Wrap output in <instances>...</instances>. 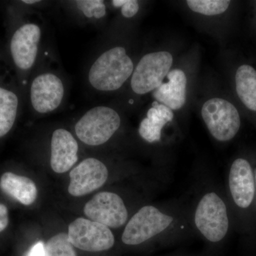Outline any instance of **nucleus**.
Wrapping results in <instances>:
<instances>
[{
	"label": "nucleus",
	"mask_w": 256,
	"mask_h": 256,
	"mask_svg": "<svg viewBox=\"0 0 256 256\" xmlns=\"http://www.w3.org/2000/svg\"><path fill=\"white\" fill-rule=\"evenodd\" d=\"M172 64V55L170 52H152L143 56L130 78L132 92L142 96L156 90L164 82Z\"/></svg>",
	"instance_id": "7"
},
{
	"label": "nucleus",
	"mask_w": 256,
	"mask_h": 256,
	"mask_svg": "<svg viewBox=\"0 0 256 256\" xmlns=\"http://www.w3.org/2000/svg\"><path fill=\"white\" fill-rule=\"evenodd\" d=\"M134 62L127 50L116 46L96 54L87 69L86 82L94 92L109 94L118 90L132 77Z\"/></svg>",
	"instance_id": "2"
},
{
	"label": "nucleus",
	"mask_w": 256,
	"mask_h": 256,
	"mask_svg": "<svg viewBox=\"0 0 256 256\" xmlns=\"http://www.w3.org/2000/svg\"><path fill=\"white\" fill-rule=\"evenodd\" d=\"M202 117L216 140L227 142L238 134L242 126L238 109L230 101L213 98L202 106Z\"/></svg>",
	"instance_id": "6"
},
{
	"label": "nucleus",
	"mask_w": 256,
	"mask_h": 256,
	"mask_svg": "<svg viewBox=\"0 0 256 256\" xmlns=\"http://www.w3.org/2000/svg\"><path fill=\"white\" fill-rule=\"evenodd\" d=\"M255 180H256V171L255 173Z\"/></svg>",
	"instance_id": "26"
},
{
	"label": "nucleus",
	"mask_w": 256,
	"mask_h": 256,
	"mask_svg": "<svg viewBox=\"0 0 256 256\" xmlns=\"http://www.w3.org/2000/svg\"><path fill=\"white\" fill-rule=\"evenodd\" d=\"M43 30L40 23L28 22L14 32L10 42V52L16 67L30 72L40 57Z\"/></svg>",
	"instance_id": "8"
},
{
	"label": "nucleus",
	"mask_w": 256,
	"mask_h": 256,
	"mask_svg": "<svg viewBox=\"0 0 256 256\" xmlns=\"http://www.w3.org/2000/svg\"><path fill=\"white\" fill-rule=\"evenodd\" d=\"M68 237L74 246L85 252H104L114 245L110 228L84 218H77L69 225Z\"/></svg>",
	"instance_id": "10"
},
{
	"label": "nucleus",
	"mask_w": 256,
	"mask_h": 256,
	"mask_svg": "<svg viewBox=\"0 0 256 256\" xmlns=\"http://www.w3.org/2000/svg\"><path fill=\"white\" fill-rule=\"evenodd\" d=\"M234 89L246 110L256 114V68L249 64L238 66L234 75Z\"/></svg>",
	"instance_id": "16"
},
{
	"label": "nucleus",
	"mask_w": 256,
	"mask_h": 256,
	"mask_svg": "<svg viewBox=\"0 0 256 256\" xmlns=\"http://www.w3.org/2000/svg\"><path fill=\"white\" fill-rule=\"evenodd\" d=\"M0 188L22 204L31 205L36 200L38 190L31 178L6 172L0 178Z\"/></svg>",
	"instance_id": "17"
},
{
	"label": "nucleus",
	"mask_w": 256,
	"mask_h": 256,
	"mask_svg": "<svg viewBox=\"0 0 256 256\" xmlns=\"http://www.w3.org/2000/svg\"><path fill=\"white\" fill-rule=\"evenodd\" d=\"M46 256H77L74 246L69 240L68 234L60 233L46 242Z\"/></svg>",
	"instance_id": "21"
},
{
	"label": "nucleus",
	"mask_w": 256,
	"mask_h": 256,
	"mask_svg": "<svg viewBox=\"0 0 256 256\" xmlns=\"http://www.w3.org/2000/svg\"><path fill=\"white\" fill-rule=\"evenodd\" d=\"M84 212L89 220L104 224L110 228H121L129 220V212L126 202L114 192L97 194L85 205Z\"/></svg>",
	"instance_id": "9"
},
{
	"label": "nucleus",
	"mask_w": 256,
	"mask_h": 256,
	"mask_svg": "<svg viewBox=\"0 0 256 256\" xmlns=\"http://www.w3.org/2000/svg\"><path fill=\"white\" fill-rule=\"evenodd\" d=\"M74 12L85 23L97 24L107 14V6L102 0L68 2Z\"/></svg>",
	"instance_id": "19"
},
{
	"label": "nucleus",
	"mask_w": 256,
	"mask_h": 256,
	"mask_svg": "<svg viewBox=\"0 0 256 256\" xmlns=\"http://www.w3.org/2000/svg\"><path fill=\"white\" fill-rule=\"evenodd\" d=\"M79 144L66 128H57L50 138V164L58 174L66 172L78 160Z\"/></svg>",
	"instance_id": "13"
},
{
	"label": "nucleus",
	"mask_w": 256,
	"mask_h": 256,
	"mask_svg": "<svg viewBox=\"0 0 256 256\" xmlns=\"http://www.w3.org/2000/svg\"><path fill=\"white\" fill-rule=\"evenodd\" d=\"M228 188L236 206L246 210L252 206L256 192L255 174L252 164L246 158H236L230 165Z\"/></svg>",
	"instance_id": "11"
},
{
	"label": "nucleus",
	"mask_w": 256,
	"mask_h": 256,
	"mask_svg": "<svg viewBox=\"0 0 256 256\" xmlns=\"http://www.w3.org/2000/svg\"><path fill=\"white\" fill-rule=\"evenodd\" d=\"M191 214L192 205L178 202L144 205L124 226L121 239L126 245L139 246L178 234L194 233Z\"/></svg>",
	"instance_id": "1"
},
{
	"label": "nucleus",
	"mask_w": 256,
	"mask_h": 256,
	"mask_svg": "<svg viewBox=\"0 0 256 256\" xmlns=\"http://www.w3.org/2000/svg\"><path fill=\"white\" fill-rule=\"evenodd\" d=\"M190 9L206 16H216L228 11L232 2L228 0H188Z\"/></svg>",
	"instance_id": "20"
},
{
	"label": "nucleus",
	"mask_w": 256,
	"mask_h": 256,
	"mask_svg": "<svg viewBox=\"0 0 256 256\" xmlns=\"http://www.w3.org/2000/svg\"><path fill=\"white\" fill-rule=\"evenodd\" d=\"M66 95V84L62 76L50 69L38 70L30 84V104L38 114L58 110L63 106Z\"/></svg>",
	"instance_id": "5"
},
{
	"label": "nucleus",
	"mask_w": 256,
	"mask_h": 256,
	"mask_svg": "<svg viewBox=\"0 0 256 256\" xmlns=\"http://www.w3.org/2000/svg\"><path fill=\"white\" fill-rule=\"evenodd\" d=\"M25 256H46V248L42 242H36L32 246Z\"/></svg>",
	"instance_id": "23"
},
{
	"label": "nucleus",
	"mask_w": 256,
	"mask_h": 256,
	"mask_svg": "<svg viewBox=\"0 0 256 256\" xmlns=\"http://www.w3.org/2000/svg\"><path fill=\"white\" fill-rule=\"evenodd\" d=\"M111 4L116 9L120 10L121 14L126 18H132L138 14L140 4L136 0H114Z\"/></svg>",
	"instance_id": "22"
},
{
	"label": "nucleus",
	"mask_w": 256,
	"mask_h": 256,
	"mask_svg": "<svg viewBox=\"0 0 256 256\" xmlns=\"http://www.w3.org/2000/svg\"></svg>",
	"instance_id": "27"
},
{
	"label": "nucleus",
	"mask_w": 256,
	"mask_h": 256,
	"mask_svg": "<svg viewBox=\"0 0 256 256\" xmlns=\"http://www.w3.org/2000/svg\"><path fill=\"white\" fill-rule=\"evenodd\" d=\"M122 120L117 110L108 106H97L86 111L74 124L78 140L88 146H100L114 138Z\"/></svg>",
	"instance_id": "4"
},
{
	"label": "nucleus",
	"mask_w": 256,
	"mask_h": 256,
	"mask_svg": "<svg viewBox=\"0 0 256 256\" xmlns=\"http://www.w3.org/2000/svg\"><path fill=\"white\" fill-rule=\"evenodd\" d=\"M18 108V95L9 89L0 87V138L6 136L14 126Z\"/></svg>",
	"instance_id": "18"
},
{
	"label": "nucleus",
	"mask_w": 256,
	"mask_h": 256,
	"mask_svg": "<svg viewBox=\"0 0 256 256\" xmlns=\"http://www.w3.org/2000/svg\"><path fill=\"white\" fill-rule=\"evenodd\" d=\"M69 176V194L74 196H82L104 186L108 178L109 171L100 160L88 158L74 168Z\"/></svg>",
	"instance_id": "12"
},
{
	"label": "nucleus",
	"mask_w": 256,
	"mask_h": 256,
	"mask_svg": "<svg viewBox=\"0 0 256 256\" xmlns=\"http://www.w3.org/2000/svg\"><path fill=\"white\" fill-rule=\"evenodd\" d=\"M166 82H162L153 92V97L160 104L178 110L184 106L186 100V74L181 69H174L166 76Z\"/></svg>",
	"instance_id": "14"
},
{
	"label": "nucleus",
	"mask_w": 256,
	"mask_h": 256,
	"mask_svg": "<svg viewBox=\"0 0 256 256\" xmlns=\"http://www.w3.org/2000/svg\"><path fill=\"white\" fill-rule=\"evenodd\" d=\"M24 4H40L42 2L41 1H22Z\"/></svg>",
	"instance_id": "25"
},
{
	"label": "nucleus",
	"mask_w": 256,
	"mask_h": 256,
	"mask_svg": "<svg viewBox=\"0 0 256 256\" xmlns=\"http://www.w3.org/2000/svg\"><path fill=\"white\" fill-rule=\"evenodd\" d=\"M9 224V214L5 205L0 204V232H3Z\"/></svg>",
	"instance_id": "24"
},
{
	"label": "nucleus",
	"mask_w": 256,
	"mask_h": 256,
	"mask_svg": "<svg viewBox=\"0 0 256 256\" xmlns=\"http://www.w3.org/2000/svg\"><path fill=\"white\" fill-rule=\"evenodd\" d=\"M174 119L172 110L158 101L153 102L146 112V117L140 124V136L149 143L159 142L162 138V131L166 124Z\"/></svg>",
	"instance_id": "15"
},
{
	"label": "nucleus",
	"mask_w": 256,
	"mask_h": 256,
	"mask_svg": "<svg viewBox=\"0 0 256 256\" xmlns=\"http://www.w3.org/2000/svg\"><path fill=\"white\" fill-rule=\"evenodd\" d=\"M200 192L192 204V227L207 242L218 244L228 233V206L216 188L207 186Z\"/></svg>",
	"instance_id": "3"
}]
</instances>
